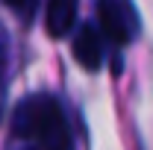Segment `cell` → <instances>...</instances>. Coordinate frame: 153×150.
<instances>
[{"label":"cell","mask_w":153,"mask_h":150,"mask_svg":"<svg viewBox=\"0 0 153 150\" xmlns=\"http://www.w3.org/2000/svg\"><path fill=\"white\" fill-rule=\"evenodd\" d=\"M97 21H100L103 38H109L118 47L130 44L138 33V12L130 0H100L97 3Z\"/></svg>","instance_id":"7a4b0ae2"},{"label":"cell","mask_w":153,"mask_h":150,"mask_svg":"<svg viewBox=\"0 0 153 150\" xmlns=\"http://www.w3.org/2000/svg\"><path fill=\"white\" fill-rule=\"evenodd\" d=\"M74 21H76V0H47L44 27L53 38H62L65 33H71Z\"/></svg>","instance_id":"277c9868"},{"label":"cell","mask_w":153,"mask_h":150,"mask_svg":"<svg viewBox=\"0 0 153 150\" xmlns=\"http://www.w3.org/2000/svg\"><path fill=\"white\" fill-rule=\"evenodd\" d=\"M74 59L82 65V71H100L103 65V33L91 27V24H82L74 36Z\"/></svg>","instance_id":"3957f363"},{"label":"cell","mask_w":153,"mask_h":150,"mask_svg":"<svg viewBox=\"0 0 153 150\" xmlns=\"http://www.w3.org/2000/svg\"><path fill=\"white\" fill-rule=\"evenodd\" d=\"M9 9H15V12H21V15H30L33 12V6H36V0H3Z\"/></svg>","instance_id":"5b68a950"},{"label":"cell","mask_w":153,"mask_h":150,"mask_svg":"<svg viewBox=\"0 0 153 150\" xmlns=\"http://www.w3.org/2000/svg\"><path fill=\"white\" fill-rule=\"evenodd\" d=\"M15 138L27 141L36 150H74V138L68 130V118L53 94L36 91L24 97L12 115Z\"/></svg>","instance_id":"6da1fadb"},{"label":"cell","mask_w":153,"mask_h":150,"mask_svg":"<svg viewBox=\"0 0 153 150\" xmlns=\"http://www.w3.org/2000/svg\"><path fill=\"white\" fill-rule=\"evenodd\" d=\"M24 150H36V147H24Z\"/></svg>","instance_id":"8992f818"}]
</instances>
